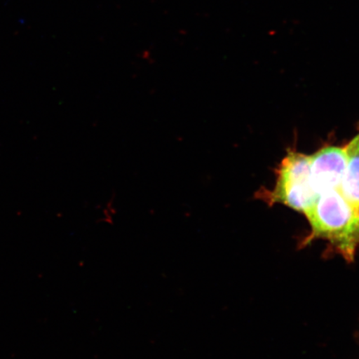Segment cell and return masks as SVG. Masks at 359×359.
Listing matches in <instances>:
<instances>
[{
    "instance_id": "6da1fadb",
    "label": "cell",
    "mask_w": 359,
    "mask_h": 359,
    "mask_svg": "<svg viewBox=\"0 0 359 359\" xmlns=\"http://www.w3.org/2000/svg\"><path fill=\"white\" fill-rule=\"evenodd\" d=\"M312 227L307 241L327 240L348 262H352L359 245L358 212L339 189L320 193L304 212Z\"/></svg>"
},
{
    "instance_id": "7a4b0ae2",
    "label": "cell",
    "mask_w": 359,
    "mask_h": 359,
    "mask_svg": "<svg viewBox=\"0 0 359 359\" xmlns=\"http://www.w3.org/2000/svg\"><path fill=\"white\" fill-rule=\"evenodd\" d=\"M311 156L290 152L280 165L272 201L303 213L311 208L318 196L311 182Z\"/></svg>"
},
{
    "instance_id": "3957f363",
    "label": "cell",
    "mask_w": 359,
    "mask_h": 359,
    "mask_svg": "<svg viewBox=\"0 0 359 359\" xmlns=\"http://www.w3.org/2000/svg\"><path fill=\"white\" fill-rule=\"evenodd\" d=\"M311 156V175L314 191L339 189L348 163L345 147H327Z\"/></svg>"
},
{
    "instance_id": "277c9868",
    "label": "cell",
    "mask_w": 359,
    "mask_h": 359,
    "mask_svg": "<svg viewBox=\"0 0 359 359\" xmlns=\"http://www.w3.org/2000/svg\"><path fill=\"white\" fill-rule=\"evenodd\" d=\"M345 149L348 163L339 190L359 213V134Z\"/></svg>"
},
{
    "instance_id": "5b68a950",
    "label": "cell",
    "mask_w": 359,
    "mask_h": 359,
    "mask_svg": "<svg viewBox=\"0 0 359 359\" xmlns=\"http://www.w3.org/2000/svg\"><path fill=\"white\" fill-rule=\"evenodd\" d=\"M358 219H359V213H358Z\"/></svg>"
}]
</instances>
